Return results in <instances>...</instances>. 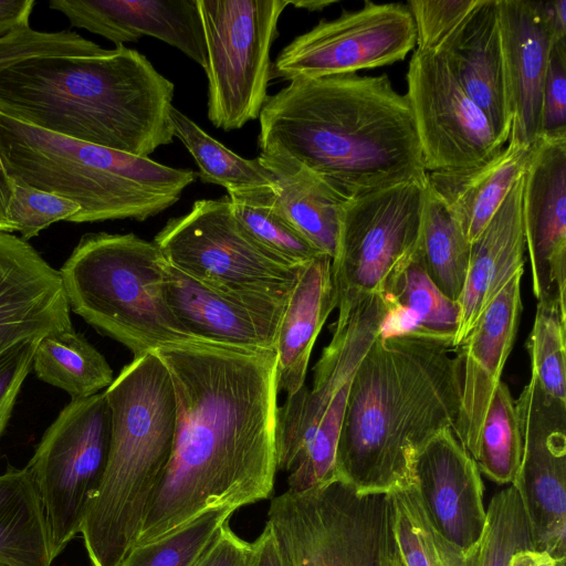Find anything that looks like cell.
Returning a JSON list of instances; mask_svg holds the SVG:
<instances>
[{"mask_svg": "<svg viewBox=\"0 0 566 566\" xmlns=\"http://www.w3.org/2000/svg\"><path fill=\"white\" fill-rule=\"evenodd\" d=\"M407 84L427 172L476 166L504 146L439 53L416 50Z\"/></svg>", "mask_w": 566, "mask_h": 566, "instance_id": "15", "label": "cell"}, {"mask_svg": "<svg viewBox=\"0 0 566 566\" xmlns=\"http://www.w3.org/2000/svg\"><path fill=\"white\" fill-rule=\"evenodd\" d=\"M155 352L172 381L177 424L134 546L210 510L237 511L270 499L277 473L275 350L174 345Z\"/></svg>", "mask_w": 566, "mask_h": 566, "instance_id": "1", "label": "cell"}, {"mask_svg": "<svg viewBox=\"0 0 566 566\" xmlns=\"http://www.w3.org/2000/svg\"><path fill=\"white\" fill-rule=\"evenodd\" d=\"M207 49L208 118L226 132L259 118L271 48L291 0H197Z\"/></svg>", "mask_w": 566, "mask_h": 566, "instance_id": "9", "label": "cell"}, {"mask_svg": "<svg viewBox=\"0 0 566 566\" xmlns=\"http://www.w3.org/2000/svg\"><path fill=\"white\" fill-rule=\"evenodd\" d=\"M80 210L65 197L13 181L7 219L12 232H20L28 241L55 222L69 221Z\"/></svg>", "mask_w": 566, "mask_h": 566, "instance_id": "40", "label": "cell"}, {"mask_svg": "<svg viewBox=\"0 0 566 566\" xmlns=\"http://www.w3.org/2000/svg\"><path fill=\"white\" fill-rule=\"evenodd\" d=\"M72 27L123 45L151 36L178 49L203 70L207 49L197 0H51Z\"/></svg>", "mask_w": 566, "mask_h": 566, "instance_id": "22", "label": "cell"}, {"mask_svg": "<svg viewBox=\"0 0 566 566\" xmlns=\"http://www.w3.org/2000/svg\"><path fill=\"white\" fill-rule=\"evenodd\" d=\"M72 328L60 271L27 240L0 232V355L21 342Z\"/></svg>", "mask_w": 566, "mask_h": 566, "instance_id": "20", "label": "cell"}, {"mask_svg": "<svg viewBox=\"0 0 566 566\" xmlns=\"http://www.w3.org/2000/svg\"><path fill=\"white\" fill-rule=\"evenodd\" d=\"M247 566H286L275 534L265 523L261 534L251 543V554Z\"/></svg>", "mask_w": 566, "mask_h": 566, "instance_id": "47", "label": "cell"}, {"mask_svg": "<svg viewBox=\"0 0 566 566\" xmlns=\"http://www.w3.org/2000/svg\"><path fill=\"white\" fill-rule=\"evenodd\" d=\"M522 216L537 304L566 311V134L541 135L532 146Z\"/></svg>", "mask_w": 566, "mask_h": 566, "instance_id": "18", "label": "cell"}, {"mask_svg": "<svg viewBox=\"0 0 566 566\" xmlns=\"http://www.w3.org/2000/svg\"><path fill=\"white\" fill-rule=\"evenodd\" d=\"M412 479L432 530L464 553L472 552L486 525L483 483L474 459L452 429L440 431L417 451Z\"/></svg>", "mask_w": 566, "mask_h": 566, "instance_id": "19", "label": "cell"}, {"mask_svg": "<svg viewBox=\"0 0 566 566\" xmlns=\"http://www.w3.org/2000/svg\"><path fill=\"white\" fill-rule=\"evenodd\" d=\"M111 433L104 392L71 399L25 465L42 503L54 559L81 532L106 468Z\"/></svg>", "mask_w": 566, "mask_h": 566, "instance_id": "10", "label": "cell"}, {"mask_svg": "<svg viewBox=\"0 0 566 566\" xmlns=\"http://www.w3.org/2000/svg\"><path fill=\"white\" fill-rule=\"evenodd\" d=\"M293 286L219 287L200 282L168 262L165 277L167 303L188 332L212 345L254 352L275 350Z\"/></svg>", "mask_w": 566, "mask_h": 566, "instance_id": "17", "label": "cell"}, {"mask_svg": "<svg viewBox=\"0 0 566 566\" xmlns=\"http://www.w3.org/2000/svg\"><path fill=\"white\" fill-rule=\"evenodd\" d=\"M523 175L471 243L468 273L458 301L460 323L454 348L468 336L504 285L523 271L526 250L522 216Z\"/></svg>", "mask_w": 566, "mask_h": 566, "instance_id": "25", "label": "cell"}, {"mask_svg": "<svg viewBox=\"0 0 566 566\" xmlns=\"http://www.w3.org/2000/svg\"><path fill=\"white\" fill-rule=\"evenodd\" d=\"M104 394L112 418L109 452L80 534L92 566H120L169 463L177 406L156 352L135 356Z\"/></svg>", "mask_w": 566, "mask_h": 566, "instance_id": "5", "label": "cell"}, {"mask_svg": "<svg viewBox=\"0 0 566 566\" xmlns=\"http://www.w3.org/2000/svg\"><path fill=\"white\" fill-rule=\"evenodd\" d=\"M260 156L301 166L349 199L423 179L412 112L389 77H295L259 115Z\"/></svg>", "mask_w": 566, "mask_h": 566, "instance_id": "2", "label": "cell"}, {"mask_svg": "<svg viewBox=\"0 0 566 566\" xmlns=\"http://www.w3.org/2000/svg\"><path fill=\"white\" fill-rule=\"evenodd\" d=\"M336 305L332 259L323 254L301 268L279 327L277 385L287 396L305 385L313 346Z\"/></svg>", "mask_w": 566, "mask_h": 566, "instance_id": "27", "label": "cell"}, {"mask_svg": "<svg viewBox=\"0 0 566 566\" xmlns=\"http://www.w3.org/2000/svg\"><path fill=\"white\" fill-rule=\"evenodd\" d=\"M39 339L21 342L0 355V437L10 420L22 384L32 369Z\"/></svg>", "mask_w": 566, "mask_h": 566, "instance_id": "44", "label": "cell"}, {"mask_svg": "<svg viewBox=\"0 0 566 566\" xmlns=\"http://www.w3.org/2000/svg\"><path fill=\"white\" fill-rule=\"evenodd\" d=\"M426 180L427 176L347 199L332 259L337 302L379 293L389 273L415 249Z\"/></svg>", "mask_w": 566, "mask_h": 566, "instance_id": "12", "label": "cell"}, {"mask_svg": "<svg viewBox=\"0 0 566 566\" xmlns=\"http://www.w3.org/2000/svg\"><path fill=\"white\" fill-rule=\"evenodd\" d=\"M429 339L378 336L350 384L336 450L337 478L357 492L413 484L412 461L433 436L454 428L460 369Z\"/></svg>", "mask_w": 566, "mask_h": 566, "instance_id": "3", "label": "cell"}, {"mask_svg": "<svg viewBox=\"0 0 566 566\" xmlns=\"http://www.w3.org/2000/svg\"><path fill=\"white\" fill-rule=\"evenodd\" d=\"M0 160L15 182L81 207L69 222L145 221L174 206L198 175L75 140L0 114Z\"/></svg>", "mask_w": 566, "mask_h": 566, "instance_id": "6", "label": "cell"}, {"mask_svg": "<svg viewBox=\"0 0 566 566\" xmlns=\"http://www.w3.org/2000/svg\"><path fill=\"white\" fill-rule=\"evenodd\" d=\"M507 566H566L544 551L526 548L515 552Z\"/></svg>", "mask_w": 566, "mask_h": 566, "instance_id": "48", "label": "cell"}, {"mask_svg": "<svg viewBox=\"0 0 566 566\" xmlns=\"http://www.w3.org/2000/svg\"><path fill=\"white\" fill-rule=\"evenodd\" d=\"M227 193L241 224L280 260L300 268L323 255L283 214L272 186L228 190Z\"/></svg>", "mask_w": 566, "mask_h": 566, "instance_id": "33", "label": "cell"}, {"mask_svg": "<svg viewBox=\"0 0 566 566\" xmlns=\"http://www.w3.org/2000/svg\"><path fill=\"white\" fill-rule=\"evenodd\" d=\"M389 493L394 505V533L406 566H476V547L464 553L432 530L413 484Z\"/></svg>", "mask_w": 566, "mask_h": 566, "instance_id": "35", "label": "cell"}, {"mask_svg": "<svg viewBox=\"0 0 566 566\" xmlns=\"http://www.w3.org/2000/svg\"><path fill=\"white\" fill-rule=\"evenodd\" d=\"M234 512L210 510L159 539L134 546L120 566H197Z\"/></svg>", "mask_w": 566, "mask_h": 566, "instance_id": "37", "label": "cell"}, {"mask_svg": "<svg viewBox=\"0 0 566 566\" xmlns=\"http://www.w3.org/2000/svg\"><path fill=\"white\" fill-rule=\"evenodd\" d=\"M544 8L555 40L566 39V0L544 1Z\"/></svg>", "mask_w": 566, "mask_h": 566, "instance_id": "49", "label": "cell"}, {"mask_svg": "<svg viewBox=\"0 0 566 566\" xmlns=\"http://www.w3.org/2000/svg\"><path fill=\"white\" fill-rule=\"evenodd\" d=\"M566 311L537 304L526 347L532 375L549 396L566 402Z\"/></svg>", "mask_w": 566, "mask_h": 566, "instance_id": "39", "label": "cell"}, {"mask_svg": "<svg viewBox=\"0 0 566 566\" xmlns=\"http://www.w3.org/2000/svg\"><path fill=\"white\" fill-rule=\"evenodd\" d=\"M523 441L516 403L502 380L484 416L473 457L480 472L499 483H512L522 459Z\"/></svg>", "mask_w": 566, "mask_h": 566, "instance_id": "36", "label": "cell"}, {"mask_svg": "<svg viewBox=\"0 0 566 566\" xmlns=\"http://www.w3.org/2000/svg\"><path fill=\"white\" fill-rule=\"evenodd\" d=\"M59 271L70 308L134 357L165 346L212 345L188 332L170 310L167 261L153 241L134 233H86Z\"/></svg>", "mask_w": 566, "mask_h": 566, "instance_id": "7", "label": "cell"}, {"mask_svg": "<svg viewBox=\"0 0 566 566\" xmlns=\"http://www.w3.org/2000/svg\"><path fill=\"white\" fill-rule=\"evenodd\" d=\"M515 403L523 450L512 485L533 549L566 564V402L546 394L531 374Z\"/></svg>", "mask_w": 566, "mask_h": 566, "instance_id": "14", "label": "cell"}, {"mask_svg": "<svg viewBox=\"0 0 566 566\" xmlns=\"http://www.w3.org/2000/svg\"><path fill=\"white\" fill-rule=\"evenodd\" d=\"M250 554L251 543L241 538L227 523L197 566H247Z\"/></svg>", "mask_w": 566, "mask_h": 566, "instance_id": "45", "label": "cell"}, {"mask_svg": "<svg viewBox=\"0 0 566 566\" xmlns=\"http://www.w3.org/2000/svg\"><path fill=\"white\" fill-rule=\"evenodd\" d=\"M174 136L195 159L202 182L214 184L226 190L272 186V172L259 157L245 159L208 135L192 119L175 106L170 113Z\"/></svg>", "mask_w": 566, "mask_h": 566, "instance_id": "34", "label": "cell"}, {"mask_svg": "<svg viewBox=\"0 0 566 566\" xmlns=\"http://www.w3.org/2000/svg\"><path fill=\"white\" fill-rule=\"evenodd\" d=\"M397 543V542H396ZM389 566H406L405 562L402 560L399 552H398V547L396 545L392 554H391V557H390V565Z\"/></svg>", "mask_w": 566, "mask_h": 566, "instance_id": "52", "label": "cell"}, {"mask_svg": "<svg viewBox=\"0 0 566 566\" xmlns=\"http://www.w3.org/2000/svg\"><path fill=\"white\" fill-rule=\"evenodd\" d=\"M175 85L124 45L96 56L42 55L0 71V114L138 157L172 143Z\"/></svg>", "mask_w": 566, "mask_h": 566, "instance_id": "4", "label": "cell"}, {"mask_svg": "<svg viewBox=\"0 0 566 566\" xmlns=\"http://www.w3.org/2000/svg\"><path fill=\"white\" fill-rule=\"evenodd\" d=\"M0 566H4V565L0 564Z\"/></svg>", "mask_w": 566, "mask_h": 566, "instance_id": "53", "label": "cell"}, {"mask_svg": "<svg viewBox=\"0 0 566 566\" xmlns=\"http://www.w3.org/2000/svg\"><path fill=\"white\" fill-rule=\"evenodd\" d=\"M416 41L407 4L365 1L360 9L321 20L292 40L272 63L271 80L353 74L389 65L402 61Z\"/></svg>", "mask_w": 566, "mask_h": 566, "instance_id": "13", "label": "cell"}, {"mask_svg": "<svg viewBox=\"0 0 566 566\" xmlns=\"http://www.w3.org/2000/svg\"><path fill=\"white\" fill-rule=\"evenodd\" d=\"M153 242L170 265L219 287H292L303 266L289 265L258 243L228 195L195 201L189 212L169 219Z\"/></svg>", "mask_w": 566, "mask_h": 566, "instance_id": "11", "label": "cell"}, {"mask_svg": "<svg viewBox=\"0 0 566 566\" xmlns=\"http://www.w3.org/2000/svg\"><path fill=\"white\" fill-rule=\"evenodd\" d=\"M49 530L42 503L27 469L0 474V564L51 566Z\"/></svg>", "mask_w": 566, "mask_h": 566, "instance_id": "30", "label": "cell"}, {"mask_svg": "<svg viewBox=\"0 0 566 566\" xmlns=\"http://www.w3.org/2000/svg\"><path fill=\"white\" fill-rule=\"evenodd\" d=\"M32 368L39 379L64 390L71 399L98 394L114 380L105 357L74 328L40 338Z\"/></svg>", "mask_w": 566, "mask_h": 566, "instance_id": "32", "label": "cell"}, {"mask_svg": "<svg viewBox=\"0 0 566 566\" xmlns=\"http://www.w3.org/2000/svg\"><path fill=\"white\" fill-rule=\"evenodd\" d=\"M379 294L386 312L380 337L409 336L454 348L459 329V302L447 297L428 276L417 245L389 273Z\"/></svg>", "mask_w": 566, "mask_h": 566, "instance_id": "26", "label": "cell"}, {"mask_svg": "<svg viewBox=\"0 0 566 566\" xmlns=\"http://www.w3.org/2000/svg\"><path fill=\"white\" fill-rule=\"evenodd\" d=\"M258 157L273 175L272 189L283 214L315 248L333 259L347 198L301 166Z\"/></svg>", "mask_w": 566, "mask_h": 566, "instance_id": "29", "label": "cell"}, {"mask_svg": "<svg viewBox=\"0 0 566 566\" xmlns=\"http://www.w3.org/2000/svg\"><path fill=\"white\" fill-rule=\"evenodd\" d=\"M266 523L286 566H389L397 545L390 493L339 479L272 497Z\"/></svg>", "mask_w": 566, "mask_h": 566, "instance_id": "8", "label": "cell"}, {"mask_svg": "<svg viewBox=\"0 0 566 566\" xmlns=\"http://www.w3.org/2000/svg\"><path fill=\"white\" fill-rule=\"evenodd\" d=\"M532 146L509 138L488 160L460 170L427 172L433 190L444 201L472 243L490 222L514 182L524 174Z\"/></svg>", "mask_w": 566, "mask_h": 566, "instance_id": "28", "label": "cell"}, {"mask_svg": "<svg viewBox=\"0 0 566 566\" xmlns=\"http://www.w3.org/2000/svg\"><path fill=\"white\" fill-rule=\"evenodd\" d=\"M332 339L314 367L313 386L301 387L277 408L276 463L293 468L332 403L348 395L355 371L378 337L386 305L379 293L358 294L337 303Z\"/></svg>", "mask_w": 566, "mask_h": 566, "instance_id": "16", "label": "cell"}, {"mask_svg": "<svg viewBox=\"0 0 566 566\" xmlns=\"http://www.w3.org/2000/svg\"><path fill=\"white\" fill-rule=\"evenodd\" d=\"M34 0H0V40L30 27Z\"/></svg>", "mask_w": 566, "mask_h": 566, "instance_id": "46", "label": "cell"}, {"mask_svg": "<svg viewBox=\"0 0 566 566\" xmlns=\"http://www.w3.org/2000/svg\"><path fill=\"white\" fill-rule=\"evenodd\" d=\"M105 52L74 31L43 32L29 27L0 40V71L33 56H96Z\"/></svg>", "mask_w": 566, "mask_h": 566, "instance_id": "41", "label": "cell"}, {"mask_svg": "<svg viewBox=\"0 0 566 566\" xmlns=\"http://www.w3.org/2000/svg\"><path fill=\"white\" fill-rule=\"evenodd\" d=\"M566 134V39L553 42L542 99L541 135Z\"/></svg>", "mask_w": 566, "mask_h": 566, "instance_id": "43", "label": "cell"}, {"mask_svg": "<svg viewBox=\"0 0 566 566\" xmlns=\"http://www.w3.org/2000/svg\"><path fill=\"white\" fill-rule=\"evenodd\" d=\"M512 128L510 138L533 146L542 133L543 85L553 42L544 1L497 0Z\"/></svg>", "mask_w": 566, "mask_h": 566, "instance_id": "23", "label": "cell"}, {"mask_svg": "<svg viewBox=\"0 0 566 566\" xmlns=\"http://www.w3.org/2000/svg\"><path fill=\"white\" fill-rule=\"evenodd\" d=\"M336 2L335 0H291V6L308 11H322Z\"/></svg>", "mask_w": 566, "mask_h": 566, "instance_id": "51", "label": "cell"}, {"mask_svg": "<svg viewBox=\"0 0 566 566\" xmlns=\"http://www.w3.org/2000/svg\"><path fill=\"white\" fill-rule=\"evenodd\" d=\"M439 53L469 97L489 119L497 140L511 135L497 0H480L434 51Z\"/></svg>", "mask_w": 566, "mask_h": 566, "instance_id": "24", "label": "cell"}, {"mask_svg": "<svg viewBox=\"0 0 566 566\" xmlns=\"http://www.w3.org/2000/svg\"><path fill=\"white\" fill-rule=\"evenodd\" d=\"M12 186L13 181L6 172L0 160V232H12L7 219V210L12 197Z\"/></svg>", "mask_w": 566, "mask_h": 566, "instance_id": "50", "label": "cell"}, {"mask_svg": "<svg viewBox=\"0 0 566 566\" xmlns=\"http://www.w3.org/2000/svg\"><path fill=\"white\" fill-rule=\"evenodd\" d=\"M480 0H411L408 7L416 25L419 52H434L443 40L478 6Z\"/></svg>", "mask_w": 566, "mask_h": 566, "instance_id": "42", "label": "cell"}, {"mask_svg": "<svg viewBox=\"0 0 566 566\" xmlns=\"http://www.w3.org/2000/svg\"><path fill=\"white\" fill-rule=\"evenodd\" d=\"M533 548L530 526L522 501L513 485L491 499L486 525L476 546V566H507L511 556Z\"/></svg>", "mask_w": 566, "mask_h": 566, "instance_id": "38", "label": "cell"}, {"mask_svg": "<svg viewBox=\"0 0 566 566\" xmlns=\"http://www.w3.org/2000/svg\"><path fill=\"white\" fill-rule=\"evenodd\" d=\"M417 250L433 284L447 297L458 302L468 273L471 243L428 179Z\"/></svg>", "mask_w": 566, "mask_h": 566, "instance_id": "31", "label": "cell"}, {"mask_svg": "<svg viewBox=\"0 0 566 566\" xmlns=\"http://www.w3.org/2000/svg\"><path fill=\"white\" fill-rule=\"evenodd\" d=\"M516 273L455 347L460 369V412L453 432L473 458L482 422L517 333L522 300Z\"/></svg>", "mask_w": 566, "mask_h": 566, "instance_id": "21", "label": "cell"}]
</instances>
